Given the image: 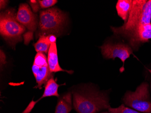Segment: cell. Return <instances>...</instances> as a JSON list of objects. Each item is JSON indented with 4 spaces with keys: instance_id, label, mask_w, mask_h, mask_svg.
<instances>
[{
    "instance_id": "6da1fadb",
    "label": "cell",
    "mask_w": 151,
    "mask_h": 113,
    "mask_svg": "<svg viewBox=\"0 0 151 113\" xmlns=\"http://www.w3.org/2000/svg\"><path fill=\"white\" fill-rule=\"evenodd\" d=\"M74 109L78 113H97L110 107L108 92L86 84L72 92Z\"/></svg>"
},
{
    "instance_id": "7a4b0ae2",
    "label": "cell",
    "mask_w": 151,
    "mask_h": 113,
    "mask_svg": "<svg viewBox=\"0 0 151 113\" xmlns=\"http://www.w3.org/2000/svg\"><path fill=\"white\" fill-rule=\"evenodd\" d=\"M151 24V0H134L126 22L120 27L111 26L115 36L134 30L142 25Z\"/></svg>"
},
{
    "instance_id": "3957f363",
    "label": "cell",
    "mask_w": 151,
    "mask_h": 113,
    "mask_svg": "<svg viewBox=\"0 0 151 113\" xmlns=\"http://www.w3.org/2000/svg\"><path fill=\"white\" fill-rule=\"evenodd\" d=\"M25 31V27L17 20L14 10H8L1 13V35L10 45L15 46L22 41V35Z\"/></svg>"
},
{
    "instance_id": "277c9868",
    "label": "cell",
    "mask_w": 151,
    "mask_h": 113,
    "mask_svg": "<svg viewBox=\"0 0 151 113\" xmlns=\"http://www.w3.org/2000/svg\"><path fill=\"white\" fill-rule=\"evenodd\" d=\"M66 20L65 14L56 7L41 12L39 24L40 36L58 34L63 28Z\"/></svg>"
},
{
    "instance_id": "5b68a950",
    "label": "cell",
    "mask_w": 151,
    "mask_h": 113,
    "mask_svg": "<svg viewBox=\"0 0 151 113\" xmlns=\"http://www.w3.org/2000/svg\"><path fill=\"white\" fill-rule=\"evenodd\" d=\"M101 52L103 57L106 59L119 58L123 63V67L120 69V73L124 71L125 61L133 54V50L130 46L119 37L114 35L109 38L101 47Z\"/></svg>"
},
{
    "instance_id": "8992f818",
    "label": "cell",
    "mask_w": 151,
    "mask_h": 113,
    "mask_svg": "<svg viewBox=\"0 0 151 113\" xmlns=\"http://www.w3.org/2000/svg\"><path fill=\"white\" fill-rule=\"evenodd\" d=\"M127 107L144 113H151V98L147 82H142L134 91H127L123 98Z\"/></svg>"
},
{
    "instance_id": "52a82bcc",
    "label": "cell",
    "mask_w": 151,
    "mask_h": 113,
    "mask_svg": "<svg viewBox=\"0 0 151 113\" xmlns=\"http://www.w3.org/2000/svg\"><path fill=\"white\" fill-rule=\"evenodd\" d=\"M32 70L38 84L35 87L36 88L41 89L42 86L45 85L47 82L53 77L52 73H51L49 68L46 56L42 53H37L36 54Z\"/></svg>"
},
{
    "instance_id": "ba28073f",
    "label": "cell",
    "mask_w": 151,
    "mask_h": 113,
    "mask_svg": "<svg viewBox=\"0 0 151 113\" xmlns=\"http://www.w3.org/2000/svg\"><path fill=\"white\" fill-rule=\"evenodd\" d=\"M117 37L127 41L133 50H137L141 44L149 41L151 39V24L142 25Z\"/></svg>"
},
{
    "instance_id": "9c48e42d",
    "label": "cell",
    "mask_w": 151,
    "mask_h": 113,
    "mask_svg": "<svg viewBox=\"0 0 151 113\" xmlns=\"http://www.w3.org/2000/svg\"><path fill=\"white\" fill-rule=\"evenodd\" d=\"M18 22L26 27L29 32L24 35L25 43H29L33 39V33L37 28V20L35 15L32 12L29 6L26 4L19 5L17 15Z\"/></svg>"
},
{
    "instance_id": "30bf717a",
    "label": "cell",
    "mask_w": 151,
    "mask_h": 113,
    "mask_svg": "<svg viewBox=\"0 0 151 113\" xmlns=\"http://www.w3.org/2000/svg\"><path fill=\"white\" fill-rule=\"evenodd\" d=\"M60 86L54 80L53 77H52L46 83L45 85V89L44 94L42 95L41 97L40 98L38 101H34L32 100L28 107L24 109V111L22 113H29L33 109V108L35 106L38 102L42 100V99L47 97L52 96H55L59 97V94L58 93V88Z\"/></svg>"
},
{
    "instance_id": "8fae6325",
    "label": "cell",
    "mask_w": 151,
    "mask_h": 113,
    "mask_svg": "<svg viewBox=\"0 0 151 113\" xmlns=\"http://www.w3.org/2000/svg\"><path fill=\"white\" fill-rule=\"evenodd\" d=\"M47 62L51 73H57L58 72H65L72 74L73 73V70H66L62 68L59 64L56 41L53 42L51 44L47 55Z\"/></svg>"
},
{
    "instance_id": "7c38bea8",
    "label": "cell",
    "mask_w": 151,
    "mask_h": 113,
    "mask_svg": "<svg viewBox=\"0 0 151 113\" xmlns=\"http://www.w3.org/2000/svg\"><path fill=\"white\" fill-rule=\"evenodd\" d=\"M72 93L67 92L58 99L55 113H69L72 110Z\"/></svg>"
},
{
    "instance_id": "4fadbf2b",
    "label": "cell",
    "mask_w": 151,
    "mask_h": 113,
    "mask_svg": "<svg viewBox=\"0 0 151 113\" xmlns=\"http://www.w3.org/2000/svg\"><path fill=\"white\" fill-rule=\"evenodd\" d=\"M56 41V37L54 35H40L38 41L34 45L35 51L37 53H48L51 44Z\"/></svg>"
},
{
    "instance_id": "5bb4252c",
    "label": "cell",
    "mask_w": 151,
    "mask_h": 113,
    "mask_svg": "<svg viewBox=\"0 0 151 113\" xmlns=\"http://www.w3.org/2000/svg\"><path fill=\"white\" fill-rule=\"evenodd\" d=\"M133 1L131 0H119L116 5L118 15L126 22L129 18L130 12L132 8Z\"/></svg>"
},
{
    "instance_id": "9a60e30c",
    "label": "cell",
    "mask_w": 151,
    "mask_h": 113,
    "mask_svg": "<svg viewBox=\"0 0 151 113\" xmlns=\"http://www.w3.org/2000/svg\"><path fill=\"white\" fill-rule=\"evenodd\" d=\"M108 110L111 113H141L139 111L125 107L124 104H122L118 107L115 108L109 107Z\"/></svg>"
},
{
    "instance_id": "2e32d148",
    "label": "cell",
    "mask_w": 151,
    "mask_h": 113,
    "mask_svg": "<svg viewBox=\"0 0 151 113\" xmlns=\"http://www.w3.org/2000/svg\"><path fill=\"white\" fill-rule=\"evenodd\" d=\"M38 1L41 7L43 9L52 6L56 4L58 2L56 0H43V1Z\"/></svg>"
},
{
    "instance_id": "e0dca14e",
    "label": "cell",
    "mask_w": 151,
    "mask_h": 113,
    "mask_svg": "<svg viewBox=\"0 0 151 113\" xmlns=\"http://www.w3.org/2000/svg\"><path fill=\"white\" fill-rule=\"evenodd\" d=\"M32 9L35 12H36L39 10V7L36 1H29Z\"/></svg>"
},
{
    "instance_id": "ac0fdd59",
    "label": "cell",
    "mask_w": 151,
    "mask_h": 113,
    "mask_svg": "<svg viewBox=\"0 0 151 113\" xmlns=\"http://www.w3.org/2000/svg\"><path fill=\"white\" fill-rule=\"evenodd\" d=\"M1 64H4L6 63V57L4 53L1 50Z\"/></svg>"
},
{
    "instance_id": "d6986e66",
    "label": "cell",
    "mask_w": 151,
    "mask_h": 113,
    "mask_svg": "<svg viewBox=\"0 0 151 113\" xmlns=\"http://www.w3.org/2000/svg\"><path fill=\"white\" fill-rule=\"evenodd\" d=\"M1 9H3L6 7L7 1H1Z\"/></svg>"
},
{
    "instance_id": "ffe728a7",
    "label": "cell",
    "mask_w": 151,
    "mask_h": 113,
    "mask_svg": "<svg viewBox=\"0 0 151 113\" xmlns=\"http://www.w3.org/2000/svg\"><path fill=\"white\" fill-rule=\"evenodd\" d=\"M110 113V112H109V111H106V112H102V113Z\"/></svg>"
},
{
    "instance_id": "44dd1931",
    "label": "cell",
    "mask_w": 151,
    "mask_h": 113,
    "mask_svg": "<svg viewBox=\"0 0 151 113\" xmlns=\"http://www.w3.org/2000/svg\"><path fill=\"white\" fill-rule=\"evenodd\" d=\"M148 70H149V72H150V73H151V69H149Z\"/></svg>"
}]
</instances>
